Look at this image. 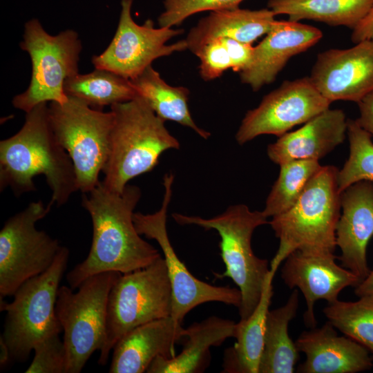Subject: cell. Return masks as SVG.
Instances as JSON below:
<instances>
[{
    "instance_id": "1",
    "label": "cell",
    "mask_w": 373,
    "mask_h": 373,
    "mask_svg": "<svg viewBox=\"0 0 373 373\" xmlns=\"http://www.w3.org/2000/svg\"><path fill=\"white\" fill-rule=\"evenodd\" d=\"M141 195L137 186L128 184L119 193L109 191L102 181L83 193L82 205L91 218L93 239L87 257L66 275L73 289L93 275L110 271L129 273L162 256L135 229L133 213Z\"/></svg>"
},
{
    "instance_id": "2",
    "label": "cell",
    "mask_w": 373,
    "mask_h": 373,
    "mask_svg": "<svg viewBox=\"0 0 373 373\" xmlns=\"http://www.w3.org/2000/svg\"><path fill=\"white\" fill-rule=\"evenodd\" d=\"M39 175L52 191L51 205L65 204L78 191L73 162L53 133L46 102L26 113L21 128L0 142L1 191L8 186L17 195L36 191L33 178Z\"/></svg>"
},
{
    "instance_id": "3",
    "label": "cell",
    "mask_w": 373,
    "mask_h": 373,
    "mask_svg": "<svg viewBox=\"0 0 373 373\" xmlns=\"http://www.w3.org/2000/svg\"><path fill=\"white\" fill-rule=\"evenodd\" d=\"M111 111L114 121L102 183L121 193L131 180L152 171L164 151L178 149L180 142L139 96L112 105Z\"/></svg>"
},
{
    "instance_id": "4",
    "label": "cell",
    "mask_w": 373,
    "mask_h": 373,
    "mask_svg": "<svg viewBox=\"0 0 373 373\" xmlns=\"http://www.w3.org/2000/svg\"><path fill=\"white\" fill-rule=\"evenodd\" d=\"M338 172L334 166H322L296 203L269 221L279 240L278 249L270 262L273 274L295 250L334 254L341 211Z\"/></svg>"
},
{
    "instance_id": "5",
    "label": "cell",
    "mask_w": 373,
    "mask_h": 373,
    "mask_svg": "<svg viewBox=\"0 0 373 373\" xmlns=\"http://www.w3.org/2000/svg\"><path fill=\"white\" fill-rule=\"evenodd\" d=\"M172 217L179 224L196 225L218 233L225 271L217 277H228L236 285L241 294L238 307L240 320L248 318L258 306L271 274L268 260L256 256L251 247L255 229L269 224L268 218L262 211H251L243 204L230 206L211 218L181 213H173Z\"/></svg>"
},
{
    "instance_id": "6",
    "label": "cell",
    "mask_w": 373,
    "mask_h": 373,
    "mask_svg": "<svg viewBox=\"0 0 373 373\" xmlns=\"http://www.w3.org/2000/svg\"><path fill=\"white\" fill-rule=\"evenodd\" d=\"M69 256V249L62 246L50 267L24 282L11 303L1 298V311L6 312L1 336L8 347L10 359L27 361L37 343L63 330L55 305Z\"/></svg>"
},
{
    "instance_id": "7",
    "label": "cell",
    "mask_w": 373,
    "mask_h": 373,
    "mask_svg": "<svg viewBox=\"0 0 373 373\" xmlns=\"http://www.w3.org/2000/svg\"><path fill=\"white\" fill-rule=\"evenodd\" d=\"M171 286L162 256L149 266L122 274L107 302L106 337L98 364L105 365L117 342L133 329L171 316Z\"/></svg>"
},
{
    "instance_id": "8",
    "label": "cell",
    "mask_w": 373,
    "mask_h": 373,
    "mask_svg": "<svg viewBox=\"0 0 373 373\" xmlns=\"http://www.w3.org/2000/svg\"><path fill=\"white\" fill-rule=\"evenodd\" d=\"M121 274L110 271L93 275L76 292L70 287H59L55 310L64 333L66 373H79L93 352L103 347L108 295Z\"/></svg>"
},
{
    "instance_id": "9",
    "label": "cell",
    "mask_w": 373,
    "mask_h": 373,
    "mask_svg": "<svg viewBox=\"0 0 373 373\" xmlns=\"http://www.w3.org/2000/svg\"><path fill=\"white\" fill-rule=\"evenodd\" d=\"M50 126L73 164L77 186L88 193L99 183L107 161L114 115L95 109L73 97L64 104L48 105Z\"/></svg>"
},
{
    "instance_id": "10",
    "label": "cell",
    "mask_w": 373,
    "mask_h": 373,
    "mask_svg": "<svg viewBox=\"0 0 373 373\" xmlns=\"http://www.w3.org/2000/svg\"><path fill=\"white\" fill-rule=\"evenodd\" d=\"M19 46L30 56L32 75L28 88L13 97V106L28 113L41 103L66 102L64 83L79 73L82 46L77 32L66 30L51 35L32 19L24 26Z\"/></svg>"
},
{
    "instance_id": "11",
    "label": "cell",
    "mask_w": 373,
    "mask_h": 373,
    "mask_svg": "<svg viewBox=\"0 0 373 373\" xmlns=\"http://www.w3.org/2000/svg\"><path fill=\"white\" fill-rule=\"evenodd\" d=\"M51 207L32 202L5 222L0 231L1 298L13 296L24 282L48 269L61 249L58 240L36 228Z\"/></svg>"
},
{
    "instance_id": "12",
    "label": "cell",
    "mask_w": 373,
    "mask_h": 373,
    "mask_svg": "<svg viewBox=\"0 0 373 373\" xmlns=\"http://www.w3.org/2000/svg\"><path fill=\"white\" fill-rule=\"evenodd\" d=\"M173 179L172 173L164 177V194L160 209L150 214L134 213L133 222L138 233L155 240L163 252L171 286V316L182 323L191 310L207 302H220L238 307L241 294L238 288L214 286L198 279L178 257L166 229Z\"/></svg>"
},
{
    "instance_id": "13",
    "label": "cell",
    "mask_w": 373,
    "mask_h": 373,
    "mask_svg": "<svg viewBox=\"0 0 373 373\" xmlns=\"http://www.w3.org/2000/svg\"><path fill=\"white\" fill-rule=\"evenodd\" d=\"M133 0H122V10L115 34L100 55L91 59L95 68L105 69L129 80L141 74L162 57L187 49L185 39L167 44L182 35V29L155 28L151 19L139 25L131 15Z\"/></svg>"
},
{
    "instance_id": "14",
    "label": "cell",
    "mask_w": 373,
    "mask_h": 373,
    "mask_svg": "<svg viewBox=\"0 0 373 373\" xmlns=\"http://www.w3.org/2000/svg\"><path fill=\"white\" fill-rule=\"evenodd\" d=\"M331 102L313 84L309 77L284 81L247 111L236 134L243 145L262 135L280 137L329 108Z\"/></svg>"
},
{
    "instance_id": "15",
    "label": "cell",
    "mask_w": 373,
    "mask_h": 373,
    "mask_svg": "<svg viewBox=\"0 0 373 373\" xmlns=\"http://www.w3.org/2000/svg\"><path fill=\"white\" fill-rule=\"evenodd\" d=\"M317 90L331 103L358 102L373 90V39L346 49L318 54L309 76Z\"/></svg>"
},
{
    "instance_id": "16",
    "label": "cell",
    "mask_w": 373,
    "mask_h": 373,
    "mask_svg": "<svg viewBox=\"0 0 373 373\" xmlns=\"http://www.w3.org/2000/svg\"><path fill=\"white\" fill-rule=\"evenodd\" d=\"M334 254H316L295 250L285 259L281 278L289 289L296 287L305 297L307 309L303 320L307 327H316L314 305L318 300L327 304L336 301L341 291L356 287L361 280L347 269L337 265Z\"/></svg>"
},
{
    "instance_id": "17",
    "label": "cell",
    "mask_w": 373,
    "mask_h": 373,
    "mask_svg": "<svg viewBox=\"0 0 373 373\" xmlns=\"http://www.w3.org/2000/svg\"><path fill=\"white\" fill-rule=\"evenodd\" d=\"M265 35L254 46L250 62L239 73L241 82L254 91L275 81L289 59L317 44L323 32L299 21L276 20Z\"/></svg>"
},
{
    "instance_id": "18",
    "label": "cell",
    "mask_w": 373,
    "mask_h": 373,
    "mask_svg": "<svg viewBox=\"0 0 373 373\" xmlns=\"http://www.w3.org/2000/svg\"><path fill=\"white\" fill-rule=\"evenodd\" d=\"M340 215L336 229L337 258L361 282L369 274L367 245L373 237V183L361 181L341 193Z\"/></svg>"
},
{
    "instance_id": "19",
    "label": "cell",
    "mask_w": 373,
    "mask_h": 373,
    "mask_svg": "<svg viewBox=\"0 0 373 373\" xmlns=\"http://www.w3.org/2000/svg\"><path fill=\"white\" fill-rule=\"evenodd\" d=\"M295 343L306 356L298 372L356 373L373 367L368 350L345 335L338 336L329 321L303 332Z\"/></svg>"
},
{
    "instance_id": "20",
    "label": "cell",
    "mask_w": 373,
    "mask_h": 373,
    "mask_svg": "<svg viewBox=\"0 0 373 373\" xmlns=\"http://www.w3.org/2000/svg\"><path fill=\"white\" fill-rule=\"evenodd\" d=\"M186 329L171 316L142 325L115 345L110 373H143L157 356L172 358Z\"/></svg>"
},
{
    "instance_id": "21",
    "label": "cell",
    "mask_w": 373,
    "mask_h": 373,
    "mask_svg": "<svg viewBox=\"0 0 373 373\" xmlns=\"http://www.w3.org/2000/svg\"><path fill=\"white\" fill-rule=\"evenodd\" d=\"M347 120L343 110L329 108L269 144L267 155L278 165L296 160L319 161L344 142Z\"/></svg>"
},
{
    "instance_id": "22",
    "label": "cell",
    "mask_w": 373,
    "mask_h": 373,
    "mask_svg": "<svg viewBox=\"0 0 373 373\" xmlns=\"http://www.w3.org/2000/svg\"><path fill=\"white\" fill-rule=\"evenodd\" d=\"M275 16L269 8L212 11L189 32L185 39L187 49L196 55L204 46L219 37L252 44L273 28Z\"/></svg>"
},
{
    "instance_id": "23",
    "label": "cell",
    "mask_w": 373,
    "mask_h": 373,
    "mask_svg": "<svg viewBox=\"0 0 373 373\" xmlns=\"http://www.w3.org/2000/svg\"><path fill=\"white\" fill-rule=\"evenodd\" d=\"M236 323L212 316L186 329L183 348L172 358L156 357L147 373H198L209 365L210 347L234 337Z\"/></svg>"
},
{
    "instance_id": "24",
    "label": "cell",
    "mask_w": 373,
    "mask_h": 373,
    "mask_svg": "<svg viewBox=\"0 0 373 373\" xmlns=\"http://www.w3.org/2000/svg\"><path fill=\"white\" fill-rule=\"evenodd\" d=\"M274 276L271 272L254 312L236 323L233 337L236 341L224 352L222 372L258 373L264 348L267 315L273 295L271 283Z\"/></svg>"
},
{
    "instance_id": "25",
    "label": "cell",
    "mask_w": 373,
    "mask_h": 373,
    "mask_svg": "<svg viewBox=\"0 0 373 373\" xmlns=\"http://www.w3.org/2000/svg\"><path fill=\"white\" fill-rule=\"evenodd\" d=\"M298 306L299 292L294 288L284 305L269 310L258 373L294 372L300 352L289 335L288 327L296 316Z\"/></svg>"
},
{
    "instance_id": "26",
    "label": "cell",
    "mask_w": 373,
    "mask_h": 373,
    "mask_svg": "<svg viewBox=\"0 0 373 373\" xmlns=\"http://www.w3.org/2000/svg\"><path fill=\"white\" fill-rule=\"evenodd\" d=\"M130 81L137 96L162 119L189 127L203 139L210 137V133L198 126L191 117L188 106L190 91L186 87L168 84L152 65Z\"/></svg>"
},
{
    "instance_id": "27",
    "label": "cell",
    "mask_w": 373,
    "mask_h": 373,
    "mask_svg": "<svg viewBox=\"0 0 373 373\" xmlns=\"http://www.w3.org/2000/svg\"><path fill=\"white\" fill-rule=\"evenodd\" d=\"M268 8L289 20H313L354 29L368 14L373 0H269Z\"/></svg>"
},
{
    "instance_id": "28",
    "label": "cell",
    "mask_w": 373,
    "mask_h": 373,
    "mask_svg": "<svg viewBox=\"0 0 373 373\" xmlns=\"http://www.w3.org/2000/svg\"><path fill=\"white\" fill-rule=\"evenodd\" d=\"M68 97L79 99L93 108L131 100L137 96L131 81L111 71L95 68L87 74H77L66 80Z\"/></svg>"
},
{
    "instance_id": "29",
    "label": "cell",
    "mask_w": 373,
    "mask_h": 373,
    "mask_svg": "<svg viewBox=\"0 0 373 373\" xmlns=\"http://www.w3.org/2000/svg\"><path fill=\"white\" fill-rule=\"evenodd\" d=\"M274 182L262 210L267 218L281 214L298 200L312 177L322 167L317 160H296L279 165Z\"/></svg>"
},
{
    "instance_id": "30",
    "label": "cell",
    "mask_w": 373,
    "mask_h": 373,
    "mask_svg": "<svg viewBox=\"0 0 373 373\" xmlns=\"http://www.w3.org/2000/svg\"><path fill=\"white\" fill-rule=\"evenodd\" d=\"M356 301H336L323 312L338 331L358 342L373 355V295L358 297Z\"/></svg>"
},
{
    "instance_id": "31",
    "label": "cell",
    "mask_w": 373,
    "mask_h": 373,
    "mask_svg": "<svg viewBox=\"0 0 373 373\" xmlns=\"http://www.w3.org/2000/svg\"><path fill=\"white\" fill-rule=\"evenodd\" d=\"M253 48L252 44L228 37L212 40L196 55L200 61L201 77L204 81H211L218 78L230 68L240 73L250 62Z\"/></svg>"
},
{
    "instance_id": "32",
    "label": "cell",
    "mask_w": 373,
    "mask_h": 373,
    "mask_svg": "<svg viewBox=\"0 0 373 373\" xmlns=\"http://www.w3.org/2000/svg\"><path fill=\"white\" fill-rule=\"evenodd\" d=\"M347 135L350 155L338 172L340 193L361 181L373 183V142L372 135L363 129L355 119H347Z\"/></svg>"
},
{
    "instance_id": "33",
    "label": "cell",
    "mask_w": 373,
    "mask_h": 373,
    "mask_svg": "<svg viewBox=\"0 0 373 373\" xmlns=\"http://www.w3.org/2000/svg\"><path fill=\"white\" fill-rule=\"evenodd\" d=\"M243 0H164V11L159 16L160 27L173 28L189 17L203 11H220L239 8Z\"/></svg>"
},
{
    "instance_id": "34",
    "label": "cell",
    "mask_w": 373,
    "mask_h": 373,
    "mask_svg": "<svg viewBox=\"0 0 373 373\" xmlns=\"http://www.w3.org/2000/svg\"><path fill=\"white\" fill-rule=\"evenodd\" d=\"M33 351L32 361L26 373H66V350L59 334L41 340L35 345Z\"/></svg>"
},
{
    "instance_id": "35",
    "label": "cell",
    "mask_w": 373,
    "mask_h": 373,
    "mask_svg": "<svg viewBox=\"0 0 373 373\" xmlns=\"http://www.w3.org/2000/svg\"><path fill=\"white\" fill-rule=\"evenodd\" d=\"M360 115L356 122L365 131L373 135V90L357 102Z\"/></svg>"
},
{
    "instance_id": "36",
    "label": "cell",
    "mask_w": 373,
    "mask_h": 373,
    "mask_svg": "<svg viewBox=\"0 0 373 373\" xmlns=\"http://www.w3.org/2000/svg\"><path fill=\"white\" fill-rule=\"evenodd\" d=\"M351 39L354 44L365 39H373V6L368 14L352 30Z\"/></svg>"
},
{
    "instance_id": "37",
    "label": "cell",
    "mask_w": 373,
    "mask_h": 373,
    "mask_svg": "<svg viewBox=\"0 0 373 373\" xmlns=\"http://www.w3.org/2000/svg\"><path fill=\"white\" fill-rule=\"evenodd\" d=\"M354 288V294L358 297L373 295V269L370 270L367 276Z\"/></svg>"
},
{
    "instance_id": "38",
    "label": "cell",
    "mask_w": 373,
    "mask_h": 373,
    "mask_svg": "<svg viewBox=\"0 0 373 373\" xmlns=\"http://www.w3.org/2000/svg\"><path fill=\"white\" fill-rule=\"evenodd\" d=\"M0 365L4 366L10 361V355L8 347L1 336L0 337Z\"/></svg>"
},
{
    "instance_id": "39",
    "label": "cell",
    "mask_w": 373,
    "mask_h": 373,
    "mask_svg": "<svg viewBox=\"0 0 373 373\" xmlns=\"http://www.w3.org/2000/svg\"><path fill=\"white\" fill-rule=\"evenodd\" d=\"M372 360H373V355L372 356Z\"/></svg>"
}]
</instances>
